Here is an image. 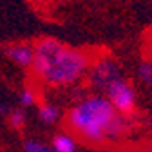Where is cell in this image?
<instances>
[{
    "instance_id": "8992f818",
    "label": "cell",
    "mask_w": 152,
    "mask_h": 152,
    "mask_svg": "<svg viewBox=\"0 0 152 152\" xmlns=\"http://www.w3.org/2000/svg\"><path fill=\"white\" fill-rule=\"evenodd\" d=\"M53 145H54L56 152H74V138L72 136L60 134L53 140Z\"/></svg>"
},
{
    "instance_id": "30bf717a",
    "label": "cell",
    "mask_w": 152,
    "mask_h": 152,
    "mask_svg": "<svg viewBox=\"0 0 152 152\" xmlns=\"http://www.w3.org/2000/svg\"><path fill=\"white\" fill-rule=\"evenodd\" d=\"M34 100H36V94H34L33 89L26 87V89L20 92V102H22V105H26V107H27V105H33Z\"/></svg>"
},
{
    "instance_id": "4fadbf2b",
    "label": "cell",
    "mask_w": 152,
    "mask_h": 152,
    "mask_svg": "<svg viewBox=\"0 0 152 152\" xmlns=\"http://www.w3.org/2000/svg\"><path fill=\"white\" fill-rule=\"evenodd\" d=\"M148 45H150V49H152V36H150V40H148Z\"/></svg>"
},
{
    "instance_id": "7c38bea8",
    "label": "cell",
    "mask_w": 152,
    "mask_h": 152,
    "mask_svg": "<svg viewBox=\"0 0 152 152\" xmlns=\"http://www.w3.org/2000/svg\"><path fill=\"white\" fill-rule=\"evenodd\" d=\"M29 2H31V4H33L34 7H38V9H40V7H44V6L51 4L53 0H29Z\"/></svg>"
},
{
    "instance_id": "9c48e42d",
    "label": "cell",
    "mask_w": 152,
    "mask_h": 152,
    "mask_svg": "<svg viewBox=\"0 0 152 152\" xmlns=\"http://www.w3.org/2000/svg\"><path fill=\"white\" fill-rule=\"evenodd\" d=\"M138 74H140L141 82H145L147 85H152V62L150 60L141 62L138 67Z\"/></svg>"
},
{
    "instance_id": "8fae6325",
    "label": "cell",
    "mask_w": 152,
    "mask_h": 152,
    "mask_svg": "<svg viewBox=\"0 0 152 152\" xmlns=\"http://www.w3.org/2000/svg\"><path fill=\"white\" fill-rule=\"evenodd\" d=\"M24 148H26V152H51V148H45L44 145L36 143V141H31V140L24 143Z\"/></svg>"
},
{
    "instance_id": "52a82bcc",
    "label": "cell",
    "mask_w": 152,
    "mask_h": 152,
    "mask_svg": "<svg viewBox=\"0 0 152 152\" xmlns=\"http://www.w3.org/2000/svg\"><path fill=\"white\" fill-rule=\"evenodd\" d=\"M7 121H9V125L15 130H22L24 125H26V114H24V110L22 109H13L7 114Z\"/></svg>"
},
{
    "instance_id": "7a4b0ae2",
    "label": "cell",
    "mask_w": 152,
    "mask_h": 152,
    "mask_svg": "<svg viewBox=\"0 0 152 152\" xmlns=\"http://www.w3.org/2000/svg\"><path fill=\"white\" fill-rule=\"evenodd\" d=\"M91 54L83 49H74L54 38H42L34 44L33 74L51 87H65L80 82L92 67Z\"/></svg>"
},
{
    "instance_id": "277c9868",
    "label": "cell",
    "mask_w": 152,
    "mask_h": 152,
    "mask_svg": "<svg viewBox=\"0 0 152 152\" xmlns=\"http://www.w3.org/2000/svg\"><path fill=\"white\" fill-rule=\"evenodd\" d=\"M105 94H107V100L116 107L118 112H121L123 116H132L136 96H134V91H132V87L127 80L120 78L116 82H112L107 87Z\"/></svg>"
},
{
    "instance_id": "3957f363",
    "label": "cell",
    "mask_w": 152,
    "mask_h": 152,
    "mask_svg": "<svg viewBox=\"0 0 152 152\" xmlns=\"http://www.w3.org/2000/svg\"><path fill=\"white\" fill-rule=\"evenodd\" d=\"M89 85L92 89H98V91H107V87L121 78V69L118 65V62L110 58V56H102V58L94 60L89 74Z\"/></svg>"
},
{
    "instance_id": "5b68a950",
    "label": "cell",
    "mask_w": 152,
    "mask_h": 152,
    "mask_svg": "<svg viewBox=\"0 0 152 152\" xmlns=\"http://www.w3.org/2000/svg\"><path fill=\"white\" fill-rule=\"evenodd\" d=\"M6 56L9 60H13L16 65L20 67H33L34 60V45L27 44H11L6 47Z\"/></svg>"
},
{
    "instance_id": "6da1fadb",
    "label": "cell",
    "mask_w": 152,
    "mask_h": 152,
    "mask_svg": "<svg viewBox=\"0 0 152 152\" xmlns=\"http://www.w3.org/2000/svg\"><path fill=\"white\" fill-rule=\"evenodd\" d=\"M64 125L72 138L96 148L121 141L129 132L127 116L103 96H89L76 103L65 114Z\"/></svg>"
},
{
    "instance_id": "ba28073f",
    "label": "cell",
    "mask_w": 152,
    "mask_h": 152,
    "mask_svg": "<svg viewBox=\"0 0 152 152\" xmlns=\"http://www.w3.org/2000/svg\"><path fill=\"white\" fill-rule=\"evenodd\" d=\"M38 114H40V118L45 123H54L58 120V109L54 105H49V103H44V105L38 107Z\"/></svg>"
}]
</instances>
